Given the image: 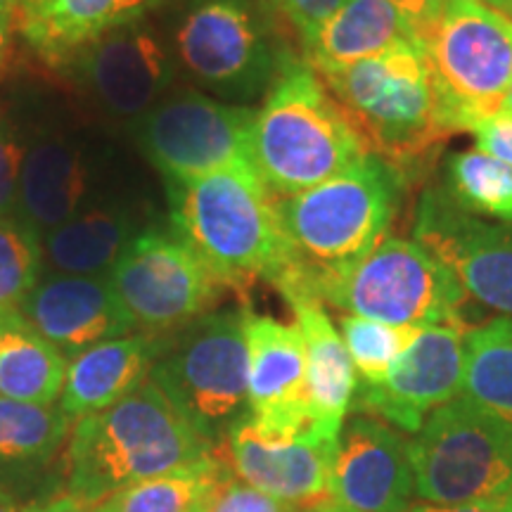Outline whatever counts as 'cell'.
I'll list each match as a JSON object with an SVG mask.
<instances>
[{
    "label": "cell",
    "instance_id": "1",
    "mask_svg": "<svg viewBox=\"0 0 512 512\" xmlns=\"http://www.w3.org/2000/svg\"><path fill=\"white\" fill-rule=\"evenodd\" d=\"M318 76L368 155L392 166L406 188L432 174L458 133L422 43Z\"/></svg>",
    "mask_w": 512,
    "mask_h": 512
},
{
    "label": "cell",
    "instance_id": "2",
    "mask_svg": "<svg viewBox=\"0 0 512 512\" xmlns=\"http://www.w3.org/2000/svg\"><path fill=\"white\" fill-rule=\"evenodd\" d=\"M214 448L147 380L105 411L74 422L62 451L67 496L98 505L114 491L207 460Z\"/></svg>",
    "mask_w": 512,
    "mask_h": 512
},
{
    "label": "cell",
    "instance_id": "3",
    "mask_svg": "<svg viewBox=\"0 0 512 512\" xmlns=\"http://www.w3.org/2000/svg\"><path fill=\"white\" fill-rule=\"evenodd\" d=\"M169 226L230 290L252 280L278 287L297 266L275 197L252 169L166 185Z\"/></svg>",
    "mask_w": 512,
    "mask_h": 512
},
{
    "label": "cell",
    "instance_id": "4",
    "mask_svg": "<svg viewBox=\"0 0 512 512\" xmlns=\"http://www.w3.org/2000/svg\"><path fill=\"white\" fill-rule=\"evenodd\" d=\"M164 36L178 69L230 105L264 100L302 50L271 0H169Z\"/></svg>",
    "mask_w": 512,
    "mask_h": 512
},
{
    "label": "cell",
    "instance_id": "5",
    "mask_svg": "<svg viewBox=\"0 0 512 512\" xmlns=\"http://www.w3.org/2000/svg\"><path fill=\"white\" fill-rule=\"evenodd\" d=\"M285 302H318L389 325L465 328L467 294L448 268L418 240L389 235L349 266L313 271L302 261L280 283Z\"/></svg>",
    "mask_w": 512,
    "mask_h": 512
},
{
    "label": "cell",
    "instance_id": "6",
    "mask_svg": "<svg viewBox=\"0 0 512 512\" xmlns=\"http://www.w3.org/2000/svg\"><path fill=\"white\" fill-rule=\"evenodd\" d=\"M368 155L316 69L302 57L256 110L252 162L275 200L316 188Z\"/></svg>",
    "mask_w": 512,
    "mask_h": 512
},
{
    "label": "cell",
    "instance_id": "7",
    "mask_svg": "<svg viewBox=\"0 0 512 512\" xmlns=\"http://www.w3.org/2000/svg\"><path fill=\"white\" fill-rule=\"evenodd\" d=\"M245 306L214 309L162 337L150 380L207 444L223 448L249 413Z\"/></svg>",
    "mask_w": 512,
    "mask_h": 512
},
{
    "label": "cell",
    "instance_id": "8",
    "mask_svg": "<svg viewBox=\"0 0 512 512\" xmlns=\"http://www.w3.org/2000/svg\"><path fill=\"white\" fill-rule=\"evenodd\" d=\"M406 183L380 157L363 155L342 174L275 200L290 245L306 268L349 266L380 247L399 216Z\"/></svg>",
    "mask_w": 512,
    "mask_h": 512
},
{
    "label": "cell",
    "instance_id": "9",
    "mask_svg": "<svg viewBox=\"0 0 512 512\" xmlns=\"http://www.w3.org/2000/svg\"><path fill=\"white\" fill-rule=\"evenodd\" d=\"M415 494L437 505L512 494V422L456 396L427 415L411 441Z\"/></svg>",
    "mask_w": 512,
    "mask_h": 512
},
{
    "label": "cell",
    "instance_id": "10",
    "mask_svg": "<svg viewBox=\"0 0 512 512\" xmlns=\"http://www.w3.org/2000/svg\"><path fill=\"white\" fill-rule=\"evenodd\" d=\"M256 110L181 88L131 124L133 143L166 185L254 169L252 126Z\"/></svg>",
    "mask_w": 512,
    "mask_h": 512
},
{
    "label": "cell",
    "instance_id": "11",
    "mask_svg": "<svg viewBox=\"0 0 512 512\" xmlns=\"http://www.w3.org/2000/svg\"><path fill=\"white\" fill-rule=\"evenodd\" d=\"M453 126L470 131L503 112L512 86V19L477 0H444L422 43Z\"/></svg>",
    "mask_w": 512,
    "mask_h": 512
},
{
    "label": "cell",
    "instance_id": "12",
    "mask_svg": "<svg viewBox=\"0 0 512 512\" xmlns=\"http://www.w3.org/2000/svg\"><path fill=\"white\" fill-rule=\"evenodd\" d=\"M121 304L147 335L164 337L214 311L230 290L181 235L150 223L107 273Z\"/></svg>",
    "mask_w": 512,
    "mask_h": 512
},
{
    "label": "cell",
    "instance_id": "13",
    "mask_svg": "<svg viewBox=\"0 0 512 512\" xmlns=\"http://www.w3.org/2000/svg\"><path fill=\"white\" fill-rule=\"evenodd\" d=\"M55 72L98 110L133 124L174 91L181 69L164 31L147 17L98 36Z\"/></svg>",
    "mask_w": 512,
    "mask_h": 512
},
{
    "label": "cell",
    "instance_id": "14",
    "mask_svg": "<svg viewBox=\"0 0 512 512\" xmlns=\"http://www.w3.org/2000/svg\"><path fill=\"white\" fill-rule=\"evenodd\" d=\"M413 235L456 275L467 297L512 318V223L467 214L434 185L420 195Z\"/></svg>",
    "mask_w": 512,
    "mask_h": 512
},
{
    "label": "cell",
    "instance_id": "15",
    "mask_svg": "<svg viewBox=\"0 0 512 512\" xmlns=\"http://www.w3.org/2000/svg\"><path fill=\"white\" fill-rule=\"evenodd\" d=\"M465 332L456 325L422 328L380 382L356 384L351 408L418 434L427 415L463 394Z\"/></svg>",
    "mask_w": 512,
    "mask_h": 512
},
{
    "label": "cell",
    "instance_id": "16",
    "mask_svg": "<svg viewBox=\"0 0 512 512\" xmlns=\"http://www.w3.org/2000/svg\"><path fill=\"white\" fill-rule=\"evenodd\" d=\"M247 418L266 437H297L313 427L306 344L297 323L247 318Z\"/></svg>",
    "mask_w": 512,
    "mask_h": 512
},
{
    "label": "cell",
    "instance_id": "17",
    "mask_svg": "<svg viewBox=\"0 0 512 512\" xmlns=\"http://www.w3.org/2000/svg\"><path fill=\"white\" fill-rule=\"evenodd\" d=\"M330 496L347 512H403L413 503L411 441L387 422L356 413L344 422Z\"/></svg>",
    "mask_w": 512,
    "mask_h": 512
},
{
    "label": "cell",
    "instance_id": "18",
    "mask_svg": "<svg viewBox=\"0 0 512 512\" xmlns=\"http://www.w3.org/2000/svg\"><path fill=\"white\" fill-rule=\"evenodd\" d=\"M337 441L316 430L266 437L245 415L228 434L226 456L235 475L290 508L332 501L330 479Z\"/></svg>",
    "mask_w": 512,
    "mask_h": 512
},
{
    "label": "cell",
    "instance_id": "19",
    "mask_svg": "<svg viewBox=\"0 0 512 512\" xmlns=\"http://www.w3.org/2000/svg\"><path fill=\"white\" fill-rule=\"evenodd\" d=\"M19 313L60 349L67 361L95 344L138 330L107 275L43 273L19 304Z\"/></svg>",
    "mask_w": 512,
    "mask_h": 512
},
{
    "label": "cell",
    "instance_id": "20",
    "mask_svg": "<svg viewBox=\"0 0 512 512\" xmlns=\"http://www.w3.org/2000/svg\"><path fill=\"white\" fill-rule=\"evenodd\" d=\"M102 169L105 157L86 140L62 133L34 140L22 164L15 216L43 240L102 195Z\"/></svg>",
    "mask_w": 512,
    "mask_h": 512
},
{
    "label": "cell",
    "instance_id": "21",
    "mask_svg": "<svg viewBox=\"0 0 512 512\" xmlns=\"http://www.w3.org/2000/svg\"><path fill=\"white\" fill-rule=\"evenodd\" d=\"M169 0H17V36L50 69L126 24L147 19Z\"/></svg>",
    "mask_w": 512,
    "mask_h": 512
},
{
    "label": "cell",
    "instance_id": "22",
    "mask_svg": "<svg viewBox=\"0 0 512 512\" xmlns=\"http://www.w3.org/2000/svg\"><path fill=\"white\" fill-rule=\"evenodd\" d=\"M150 216L133 197L102 192L79 214L43 238V254L53 271L72 275H107L131 247Z\"/></svg>",
    "mask_w": 512,
    "mask_h": 512
},
{
    "label": "cell",
    "instance_id": "23",
    "mask_svg": "<svg viewBox=\"0 0 512 512\" xmlns=\"http://www.w3.org/2000/svg\"><path fill=\"white\" fill-rule=\"evenodd\" d=\"M162 337L133 332L81 351L67 363L57 406L74 422L114 406L150 380Z\"/></svg>",
    "mask_w": 512,
    "mask_h": 512
},
{
    "label": "cell",
    "instance_id": "24",
    "mask_svg": "<svg viewBox=\"0 0 512 512\" xmlns=\"http://www.w3.org/2000/svg\"><path fill=\"white\" fill-rule=\"evenodd\" d=\"M413 43L420 38L394 3L344 0L302 43V55L318 74H330Z\"/></svg>",
    "mask_w": 512,
    "mask_h": 512
},
{
    "label": "cell",
    "instance_id": "25",
    "mask_svg": "<svg viewBox=\"0 0 512 512\" xmlns=\"http://www.w3.org/2000/svg\"><path fill=\"white\" fill-rule=\"evenodd\" d=\"M290 306L306 344L313 427L325 437L339 439L356 394L354 361L323 304L292 302Z\"/></svg>",
    "mask_w": 512,
    "mask_h": 512
},
{
    "label": "cell",
    "instance_id": "26",
    "mask_svg": "<svg viewBox=\"0 0 512 512\" xmlns=\"http://www.w3.org/2000/svg\"><path fill=\"white\" fill-rule=\"evenodd\" d=\"M67 356L53 347L19 309L0 311V396L55 406L67 377Z\"/></svg>",
    "mask_w": 512,
    "mask_h": 512
},
{
    "label": "cell",
    "instance_id": "27",
    "mask_svg": "<svg viewBox=\"0 0 512 512\" xmlns=\"http://www.w3.org/2000/svg\"><path fill=\"white\" fill-rule=\"evenodd\" d=\"M460 396L512 422V318H494L465 332Z\"/></svg>",
    "mask_w": 512,
    "mask_h": 512
},
{
    "label": "cell",
    "instance_id": "28",
    "mask_svg": "<svg viewBox=\"0 0 512 512\" xmlns=\"http://www.w3.org/2000/svg\"><path fill=\"white\" fill-rule=\"evenodd\" d=\"M74 420L60 406H34L0 396V470H34L55 458Z\"/></svg>",
    "mask_w": 512,
    "mask_h": 512
},
{
    "label": "cell",
    "instance_id": "29",
    "mask_svg": "<svg viewBox=\"0 0 512 512\" xmlns=\"http://www.w3.org/2000/svg\"><path fill=\"white\" fill-rule=\"evenodd\" d=\"M441 190L467 214L512 223V166L477 147L444 159Z\"/></svg>",
    "mask_w": 512,
    "mask_h": 512
},
{
    "label": "cell",
    "instance_id": "30",
    "mask_svg": "<svg viewBox=\"0 0 512 512\" xmlns=\"http://www.w3.org/2000/svg\"><path fill=\"white\" fill-rule=\"evenodd\" d=\"M219 465V451L202 463L169 472L114 491L93 505V512H190L207 494L211 477Z\"/></svg>",
    "mask_w": 512,
    "mask_h": 512
},
{
    "label": "cell",
    "instance_id": "31",
    "mask_svg": "<svg viewBox=\"0 0 512 512\" xmlns=\"http://www.w3.org/2000/svg\"><path fill=\"white\" fill-rule=\"evenodd\" d=\"M339 328L354 361L356 375H361L363 384L380 382L422 330L411 325H389L380 320L349 316V313L339 318Z\"/></svg>",
    "mask_w": 512,
    "mask_h": 512
},
{
    "label": "cell",
    "instance_id": "32",
    "mask_svg": "<svg viewBox=\"0 0 512 512\" xmlns=\"http://www.w3.org/2000/svg\"><path fill=\"white\" fill-rule=\"evenodd\" d=\"M43 240L17 216L0 219V311L19 309L43 278Z\"/></svg>",
    "mask_w": 512,
    "mask_h": 512
},
{
    "label": "cell",
    "instance_id": "33",
    "mask_svg": "<svg viewBox=\"0 0 512 512\" xmlns=\"http://www.w3.org/2000/svg\"><path fill=\"white\" fill-rule=\"evenodd\" d=\"M219 451V465H216L214 477L207 494L200 501L204 512H290V505H285L278 498L264 494V491L254 489L245 479L235 475L226 456V448H216Z\"/></svg>",
    "mask_w": 512,
    "mask_h": 512
},
{
    "label": "cell",
    "instance_id": "34",
    "mask_svg": "<svg viewBox=\"0 0 512 512\" xmlns=\"http://www.w3.org/2000/svg\"><path fill=\"white\" fill-rule=\"evenodd\" d=\"M29 143L12 121H0V219L15 216L19 176Z\"/></svg>",
    "mask_w": 512,
    "mask_h": 512
},
{
    "label": "cell",
    "instance_id": "35",
    "mask_svg": "<svg viewBox=\"0 0 512 512\" xmlns=\"http://www.w3.org/2000/svg\"><path fill=\"white\" fill-rule=\"evenodd\" d=\"M275 10L285 17L294 34L299 38V48L302 43L320 29V24L335 12L344 0H271Z\"/></svg>",
    "mask_w": 512,
    "mask_h": 512
},
{
    "label": "cell",
    "instance_id": "36",
    "mask_svg": "<svg viewBox=\"0 0 512 512\" xmlns=\"http://www.w3.org/2000/svg\"><path fill=\"white\" fill-rule=\"evenodd\" d=\"M477 150L512 166V114L498 112L470 128Z\"/></svg>",
    "mask_w": 512,
    "mask_h": 512
},
{
    "label": "cell",
    "instance_id": "37",
    "mask_svg": "<svg viewBox=\"0 0 512 512\" xmlns=\"http://www.w3.org/2000/svg\"><path fill=\"white\" fill-rule=\"evenodd\" d=\"M389 3H394L401 15L408 19L420 43L430 38L432 29L437 27L441 8H444V0H389Z\"/></svg>",
    "mask_w": 512,
    "mask_h": 512
},
{
    "label": "cell",
    "instance_id": "38",
    "mask_svg": "<svg viewBox=\"0 0 512 512\" xmlns=\"http://www.w3.org/2000/svg\"><path fill=\"white\" fill-rule=\"evenodd\" d=\"M403 512H510V496L494 498V501L460 503V505H437V503H411Z\"/></svg>",
    "mask_w": 512,
    "mask_h": 512
},
{
    "label": "cell",
    "instance_id": "39",
    "mask_svg": "<svg viewBox=\"0 0 512 512\" xmlns=\"http://www.w3.org/2000/svg\"><path fill=\"white\" fill-rule=\"evenodd\" d=\"M22 512H93V510L88 508V505L76 501V498L64 494V496L48 498V501L31 503Z\"/></svg>",
    "mask_w": 512,
    "mask_h": 512
},
{
    "label": "cell",
    "instance_id": "40",
    "mask_svg": "<svg viewBox=\"0 0 512 512\" xmlns=\"http://www.w3.org/2000/svg\"><path fill=\"white\" fill-rule=\"evenodd\" d=\"M15 34H17L15 10H0V69H3L10 60Z\"/></svg>",
    "mask_w": 512,
    "mask_h": 512
},
{
    "label": "cell",
    "instance_id": "41",
    "mask_svg": "<svg viewBox=\"0 0 512 512\" xmlns=\"http://www.w3.org/2000/svg\"><path fill=\"white\" fill-rule=\"evenodd\" d=\"M290 512H347V510L339 508L335 501H323L313 505H299V508H292Z\"/></svg>",
    "mask_w": 512,
    "mask_h": 512
},
{
    "label": "cell",
    "instance_id": "42",
    "mask_svg": "<svg viewBox=\"0 0 512 512\" xmlns=\"http://www.w3.org/2000/svg\"><path fill=\"white\" fill-rule=\"evenodd\" d=\"M477 3L489 5V8L503 12V15H508L512 19V0H477Z\"/></svg>",
    "mask_w": 512,
    "mask_h": 512
},
{
    "label": "cell",
    "instance_id": "43",
    "mask_svg": "<svg viewBox=\"0 0 512 512\" xmlns=\"http://www.w3.org/2000/svg\"><path fill=\"white\" fill-rule=\"evenodd\" d=\"M0 512H22L5 489H0Z\"/></svg>",
    "mask_w": 512,
    "mask_h": 512
},
{
    "label": "cell",
    "instance_id": "44",
    "mask_svg": "<svg viewBox=\"0 0 512 512\" xmlns=\"http://www.w3.org/2000/svg\"><path fill=\"white\" fill-rule=\"evenodd\" d=\"M17 0H0V10H15Z\"/></svg>",
    "mask_w": 512,
    "mask_h": 512
},
{
    "label": "cell",
    "instance_id": "45",
    "mask_svg": "<svg viewBox=\"0 0 512 512\" xmlns=\"http://www.w3.org/2000/svg\"><path fill=\"white\" fill-rule=\"evenodd\" d=\"M503 112H510V114H512V86H510V93H508V98H505Z\"/></svg>",
    "mask_w": 512,
    "mask_h": 512
},
{
    "label": "cell",
    "instance_id": "46",
    "mask_svg": "<svg viewBox=\"0 0 512 512\" xmlns=\"http://www.w3.org/2000/svg\"><path fill=\"white\" fill-rule=\"evenodd\" d=\"M190 512H204V510H202V505H200V503H197V505H195V508H192Z\"/></svg>",
    "mask_w": 512,
    "mask_h": 512
},
{
    "label": "cell",
    "instance_id": "47",
    "mask_svg": "<svg viewBox=\"0 0 512 512\" xmlns=\"http://www.w3.org/2000/svg\"><path fill=\"white\" fill-rule=\"evenodd\" d=\"M510 512H512V494H510Z\"/></svg>",
    "mask_w": 512,
    "mask_h": 512
}]
</instances>
